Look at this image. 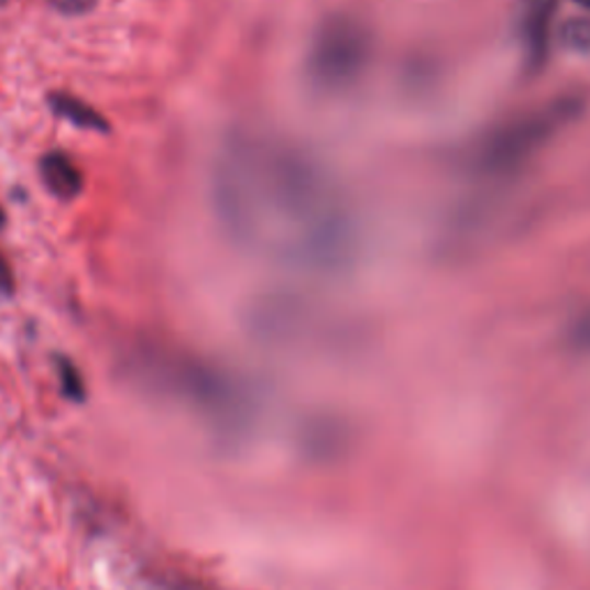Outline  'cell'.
I'll use <instances>...</instances> for the list:
<instances>
[{"instance_id":"6da1fadb","label":"cell","mask_w":590,"mask_h":590,"mask_svg":"<svg viewBox=\"0 0 590 590\" xmlns=\"http://www.w3.org/2000/svg\"><path fill=\"white\" fill-rule=\"evenodd\" d=\"M210 199L221 231L252 256L337 270L353 254V219L335 178L284 136L231 132L212 164Z\"/></svg>"},{"instance_id":"7a4b0ae2","label":"cell","mask_w":590,"mask_h":590,"mask_svg":"<svg viewBox=\"0 0 590 590\" xmlns=\"http://www.w3.org/2000/svg\"><path fill=\"white\" fill-rule=\"evenodd\" d=\"M130 367L141 383L187 404L219 429H242L254 417V390L225 367L153 341L139 343Z\"/></svg>"},{"instance_id":"3957f363","label":"cell","mask_w":590,"mask_h":590,"mask_svg":"<svg viewBox=\"0 0 590 590\" xmlns=\"http://www.w3.org/2000/svg\"><path fill=\"white\" fill-rule=\"evenodd\" d=\"M372 54L374 37L367 23L349 12H332L309 40L305 77L318 92H341L362 77Z\"/></svg>"},{"instance_id":"277c9868","label":"cell","mask_w":590,"mask_h":590,"mask_svg":"<svg viewBox=\"0 0 590 590\" xmlns=\"http://www.w3.org/2000/svg\"><path fill=\"white\" fill-rule=\"evenodd\" d=\"M577 111L575 100H562L545 111L531 113L491 136L478 155V166L484 174H505L524 164L535 151H539L554 132L568 122Z\"/></svg>"},{"instance_id":"5b68a950","label":"cell","mask_w":590,"mask_h":590,"mask_svg":"<svg viewBox=\"0 0 590 590\" xmlns=\"http://www.w3.org/2000/svg\"><path fill=\"white\" fill-rule=\"evenodd\" d=\"M40 174L46 189L58 199H77L84 189V174L65 153H46L40 162Z\"/></svg>"},{"instance_id":"8992f818","label":"cell","mask_w":590,"mask_h":590,"mask_svg":"<svg viewBox=\"0 0 590 590\" xmlns=\"http://www.w3.org/2000/svg\"><path fill=\"white\" fill-rule=\"evenodd\" d=\"M48 102H52V109L69 120L72 125H77V128H84V130H105L107 128V122L105 118L97 113L90 105L77 100V97H72V95H65V92H58V95H52L48 97Z\"/></svg>"},{"instance_id":"52a82bcc","label":"cell","mask_w":590,"mask_h":590,"mask_svg":"<svg viewBox=\"0 0 590 590\" xmlns=\"http://www.w3.org/2000/svg\"><path fill=\"white\" fill-rule=\"evenodd\" d=\"M558 40L572 54H590V17L577 14L562 21Z\"/></svg>"},{"instance_id":"ba28073f","label":"cell","mask_w":590,"mask_h":590,"mask_svg":"<svg viewBox=\"0 0 590 590\" xmlns=\"http://www.w3.org/2000/svg\"><path fill=\"white\" fill-rule=\"evenodd\" d=\"M58 376H61L65 397H69L74 402H81L86 397V387H84V379L79 374V369L74 367L67 358L58 360Z\"/></svg>"},{"instance_id":"9c48e42d","label":"cell","mask_w":590,"mask_h":590,"mask_svg":"<svg viewBox=\"0 0 590 590\" xmlns=\"http://www.w3.org/2000/svg\"><path fill=\"white\" fill-rule=\"evenodd\" d=\"M52 3L63 14H84L95 8L97 0H52Z\"/></svg>"},{"instance_id":"30bf717a","label":"cell","mask_w":590,"mask_h":590,"mask_svg":"<svg viewBox=\"0 0 590 590\" xmlns=\"http://www.w3.org/2000/svg\"><path fill=\"white\" fill-rule=\"evenodd\" d=\"M14 291V275L8 259L0 254V295H10Z\"/></svg>"},{"instance_id":"8fae6325","label":"cell","mask_w":590,"mask_h":590,"mask_svg":"<svg viewBox=\"0 0 590 590\" xmlns=\"http://www.w3.org/2000/svg\"><path fill=\"white\" fill-rule=\"evenodd\" d=\"M160 590H206V588H199L196 583H183V581H176V579H171L166 583L160 586Z\"/></svg>"},{"instance_id":"7c38bea8","label":"cell","mask_w":590,"mask_h":590,"mask_svg":"<svg viewBox=\"0 0 590 590\" xmlns=\"http://www.w3.org/2000/svg\"><path fill=\"white\" fill-rule=\"evenodd\" d=\"M6 225V217H3V212H0V227H3Z\"/></svg>"}]
</instances>
